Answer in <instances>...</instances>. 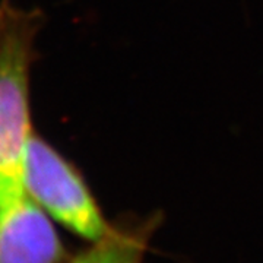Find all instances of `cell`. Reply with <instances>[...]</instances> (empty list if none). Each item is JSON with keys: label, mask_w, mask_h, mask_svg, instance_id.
I'll return each mask as SVG.
<instances>
[{"label": "cell", "mask_w": 263, "mask_h": 263, "mask_svg": "<svg viewBox=\"0 0 263 263\" xmlns=\"http://www.w3.org/2000/svg\"><path fill=\"white\" fill-rule=\"evenodd\" d=\"M31 34L12 25L0 35V186L22 183L31 132L28 103Z\"/></svg>", "instance_id": "7a4b0ae2"}, {"label": "cell", "mask_w": 263, "mask_h": 263, "mask_svg": "<svg viewBox=\"0 0 263 263\" xmlns=\"http://www.w3.org/2000/svg\"><path fill=\"white\" fill-rule=\"evenodd\" d=\"M158 218L111 226V230L69 263H143Z\"/></svg>", "instance_id": "277c9868"}, {"label": "cell", "mask_w": 263, "mask_h": 263, "mask_svg": "<svg viewBox=\"0 0 263 263\" xmlns=\"http://www.w3.org/2000/svg\"><path fill=\"white\" fill-rule=\"evenodd\" d=\"M53 219L24 184L0 186V263H66Z\"/></svg>", "instance_id": "3957f363"}, {"label": "cell", "mask_w": 263, "mask_h": 263, "mask_svg": "<svg viewBox=\"0 0 263 263\" xmlns=\"http://www.w3.org/2000/svg\"><path fill=\"white\" fill-rule=\"evenodd\" d=\"M22 183L51 219L78 237L94 243L111 230L81 173L34 133L24 155Z\"/></svg>", "instance_id": "6da1fadb"}]
</instances>
